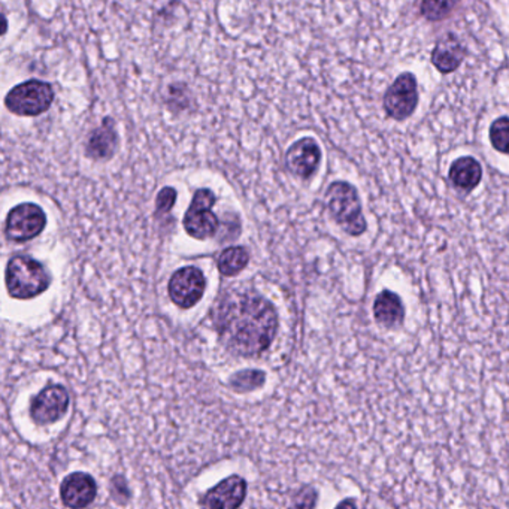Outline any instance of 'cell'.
Returning a JSON list of instances; mask_svg holds the SVG:
<instances>
[{"instance_id": "cell-5", "label": "cell", "mask_w": 509, "mask_h": 509, "mask_svg": "<svg viewBox=\"0 0 509 509\" xmlns=\"http://www.w3.org/2000/svg\"><path fill=\"white\" fill-rule=\"evenodd\" d=\"M216 204V195L209 188L197 190L191 200L190 208L184 216V227L196 239H208L218 229V218L211 211Z\"/></svg>"}, {"instance_id": "cell-17", "label": "cell", "mask_w": 509, "mask_h": 509, "mask_svg": "<svg viewBox=\"0 0 509 509\" xmlns=\"http://www.w3.org/2000/svg\"><path fill=\"white\" fill-rule=\"evenodd\" d=\"M248 260H250V255H248L246 250H244L242 246H232V248H227L221 253L216 264H218V271L223 275L235 276L245 268Z\"/></svg>"}, {"instance_id": "cell-22", "label": "cell", "mask_w": 509, "mask_h": 509, "mask_svg": "<svg viewBox=\"0 0 509 509\" xmlns=\"http://www.w3.org/2000/svg\"><path fill=\"white\" fill-rule=\"evenodd\" d=\"M344 505H354V502L349 501V502H342V504H340V506H344Z\"/></svg>"}, {"instance_id": "cell-18", "label": "cell", "mask_w": 509, "mask_h": 509, "mask_svg": "<svg viewBox=\"0 0 509 509\" xmlns=\"http://www.w3.org/2000/svg\"><path fill=\"white\" fill-rule=\"evenodd\" d=\"M456 0H423L421 14L427 20L439 22L448 15L455 8Z\"/></svg>"}, {"instance_id": "cell-2", "label": "cell", "mask_w": 509, "mask_h": 509, "mask_svg": "<svg viewBox=\"0 0 509 509\" xmlns=\"http://www.w3.org/2000/svg\"><path fill=\"white\" fill-rule=\"evenodd\" d=\"M326 204L333 220L345 234L360 236L368 229L361 213V202L356 188L345 181L331 184L326 193Z\"/></svg>"}, {"instance_id": "cell-15", "label": "cell", "mask_w": 509, "mask_h": 509, "mask_svg": "<svg viewBox=\"0 0 509 509\" xmlns=\"http://www.w3.org/2000/svg\"><path fill=\"white\" fill-rule=\"evenodd\" d=\"M448 177H450L451 184L457 190L469 193L481 183L483 169H481L480 163L474 158H457L451 165Z\"/></svg>"}, {"instance_id": "cell-4", "label": "cell", "mask_w": 509, "mask_h": 509, "mask_svg": "<svg viewBox=\"0 0 509 509\" xmlns=\"http://www.w3.org/2000/svg\"><path fill=\"white\" fill-rule=\"evenodd\" d=\"M54 101V90L43 81L30 80L15 85L5 99V105L13 114L36 117L50 110Z\"/></svg>"}, {"instance_id": "cell-6", "label": "cell", "mask_w": 509, "mask_h": 509, "mask_svg": "<svg viewBox=\"0 0 509 509\" xmlns=\"http://www.w3.org/2000/svg\"><path fill=\"white\" fill-rule=\"evenodd\" d=\"M47 225L43 208L34 204H22L11 209L6 218V236L14 242H26L36 238Z\"/></svg>"}, {"instance_id": "cell-21", "label": "cell", "mask_w": 509, "mask_h": 509, "mask_svg": "<svg viewBox=\"0 0 509 509\" xmlns=\"http://www.w3.org/2000/svg\"><path fill=\"white\" fill-rule=\"evenodd\" d=\"M175 200H177V191L170 187L163 188V190L158 193V200H156V205H158V216L169 213L172 206H174Z\"/></svg>"}, {"instance_id": "cell-19", "label": "cell", "mask_w": 509, "mask_h": 509, "mask_svg": "<svg viewBox=\"0 0 509 509\" xmlns=\"http://www.w3.org/2000/svg\"><path fill=\"white\" fill-rule=\"evenodd\" d=\"M490 140L497 151L509 154V119L502 117L492 124Z\"/></svg>"}, {"instance_id": "cell-16", "label": "cell", "mask_w": 509, "mask_h": 509, "mask_svg": "<svg viewBox=\"0 0 509 509\" xmlns=\"http://www.w3.org/2000/svg\"><path fill=\"white\" fill-rule=\"evenodd\" d=\"M119 142L112 120L107 119L102 126L90 138L87 153L93 158H110L114 154Z\"/></svg>"}, {"instance_id": "cell-20", "label": "cell", "mask_w": 509, "mask_h": 509, "mask_svg": "<svg viewBox=\"0 0 509 509\" xmlns=\"http://www.w3.org/2000/svg\"><path fill=\"white\" fill-rule=\"evenodd\" d=\"M264 382V374L259 370H244L241 374L232 378V387L235 390L248 391L262 386Z\"/></svg>"}, {"instance_id": "cell-14", "label": "cell", "mask_w": 509, "mask_h": 509, "mask_svg": "<svg viewBox=\"0 0 509 509\" xmlns=\"http://www.w3.org/2000/svg\"><path fill=\"white\" fill-rule=\"evenodd\" d=\"M374 315L375 320L387 329L400 326L405 319L402 299L390 290H384L375 299Z\"/></svg>"}, {"instance_id": "cell-10", "label": "cell", "mask_w": 509, "mask_h": 509, "mask_svg": "<svg viewBox=\"0 0 509 509\" xmlns=\"http://www.w3.org/2000/svg\"><path fill=\"white\" fill-rule=\"evenodd\" d=\"M322 160V149L312 138H302L285 154V165L292 174L308 179L315 174Z\"/></svg>"}, {"instance_id": "cell-1", "label": "cell", "mask_w": 509, "mask_h": 509, "mask_svg": "<svg viewBox=\"0 0 509 509\" xmlns=\"http://www.w3.org/2000/svg\"><path fill=\"white\" fill-rule=\"evenodd\" d=\"M216 327L227 350L255 357L275 338L278 317L271 302L259 294H227L216 308Z\"/></svg>"}, {"instance_id": "cell-7", "label": "cell", "mask_w": 509, "mask_h": 509, "mask_svg": "<svg viewBox=\"0 0 509 509\" xmlns=\"http://www.w3.org/2000/svg\"><path fill=\"white\" fill-rule=\"evenodd\" d=\"M417 102H418V93H417L416 77L412 73L405 72L396 78L390 89L387 90L384 110L391 119L402 121L414 112Z\"/></svg>"}, {"instance_id": "cell-9", "label": "cell", "mask_w": 509, "mask_h": 509, "mask_svg": "<svg viewBox=\"0 0 509 509\" xmlns=\"http://www.w3.org/2000/svg\"><path fill=\"white\" fill-rule=\"evenodd\" d=\"M68 408V390L62 386H48L34 398L30 414L36 425H53L66 414Z\"/></svg>"}, {"instance_id": "cell-12", "label": "cell", "mask_w": 509, "mask_h": 509, "mask_svg": "<svg viewBox=\"0 0 509 509\" xmlns=\"http://www.w3.org/2000/svg\"><path fill=\"white\" fill-rule=\"evenodd\" d=\"M98 485L89 474L75 472L64 478L60 487V496L69 508H84L96 499Z\"/></svg>"}, {"instance_id": "cell-3", "label": "cell", "mask_w": 509, "mask_h": 509, "mask_svg": "<svg viewBox=\"0 0 509 509\" xmlns=\"http://www.w3.org/2000/svg\"><path fill=\"white\" fill-rule=\"evenodd\" d=\"M6 287L15 299H32L50 287V275L36 260L17 255L6 266Z\"/></svg>"}, {"instance_id": "cell-13", "label": "cell", "mask_w": 509, "mask_h": 509, "mask_svg": "<svg viewBox=\"0 0 509 509\" xmlns=\"http://www.w3.org/2000/svg\"><path fill=\"white\" fill-rule=\"evenodd\" d=\"M465 59V48L456 38V34H448L439 39L432 53V63L442 73L455 72Z\"/></svg>"}, {"instance_id": "cell-8", "label": "cell", "mask_w": 509, "mask_h": 509, "mask_svg": "<svg viewBox=\"0 0 509 509\" xmlns=\"http://www.w3.org/2000/svg\"><path fill=\"white\" fill-rule=\"evenodd\" d=\"M206 281L204 274L197 268L187 266L175 272L169 281V296L179 308H191L204 296Z\"/></svg>"}, {"instance_id": "cell-11", "label": "cell", "mask_w": 509, "mask_h": 509, "mask_svg": "<svg viewBox=\"0 0 509 509\" xmlns=\"http://www.w3.org/2000/svg\"><path fill=\"white\" fill-rule=\"evenodd\" d=\"M246 496V483L242 476L234 475L221 481L206 492L200 505L205 508L235 509L242 505Z\"/></svg>"}]
</instances>
